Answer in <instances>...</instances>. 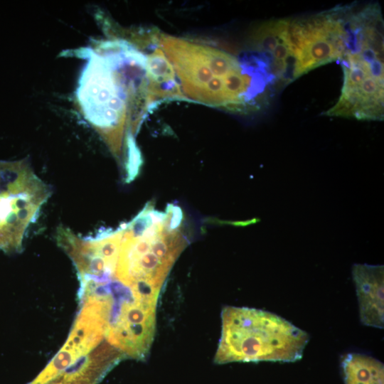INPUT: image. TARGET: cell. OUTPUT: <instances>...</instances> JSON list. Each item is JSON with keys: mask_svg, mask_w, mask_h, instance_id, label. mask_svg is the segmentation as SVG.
Masks as SVG:
<instances>
[{"mask_svg": "<svg viewBox=\"0 0 384 384\" xmlns=\"http://www.w3.org/2000/svg\"><path fill=\"white\" fill-rule=\"evenodd\" d=\"M343 83L329 117L383 120L384 116L383 21L377 4L354 6L345 51L339 59Z\"/></svg>", "mask_w": 384, "mask_h": 384, "instance_id": "1", "label": "cell"}, {"mask_svg": "<svg viewBox=\"0 0 384 384\" xmlns=\"http://www.w3.org/2000/svg\"><path fill=\"white\" fill-rule=\"evenodd\" d=\"M121 226L112 277L129 288L134 297L158 299L171 267L187 246L183 226L173 228L167 211L156 210L151 202Z\"/></svg>", "mask_w": 384, "mask_h": 384, "instance_id": "2", "label": "cell"}, {"mask_svg": "<svg viewBox=\"0 0 384 384\" xmlns=\"http://www.w3.org/2000/svg\"><path fill=\"white\" fill-rule=\"evenodd\" d=\"M221 335L214 361H271L300 360L309 335L284 318L249 307L227 306L221 312Z\"/></svg>", "mask_w": 384, "mask_h": 384, "instance_id": "3", "label": "cell"}, {"mask_svg": "<svg viewBox=\"0 0 384 384\" xmlns=\"http://www.w3.org/2000/svg\"><path fill=\"white\" fill-rule=\"evenodd\" d=\"M51 189L24 161H0V250L20 251Z\"/></svg>", "mask_w": 384, "mask_h": 384, "instance_id": "4", "label": "cell"}, {"mask_svg": "<svg viewBox=\"0 0 384 384\" xmlns=\"http://www.w3.org/2000/svg\"><path fill=\"white\" fill-rule=\"evenodd\" d=\"M348 14V5L306 18H289L297 78L317 67L339 60L347 43Z\"/></svg>", "mask_w": 384, "mask_h": 384, "instance_id": "5", "label": "cell"}, {"mask_svg": "<svg viewBox=\"0 0 384 384\" xmlns=\"http://www.w3.org/2000/svg\"><path fill=\"white\" fill-rule=\"evenodd\" d=\"M156 303V299L134 298L113 312L106 338L124 357H146L155 333Z\"/></svg>", "mask_w": 384, "mask_h": 384, "instance_id": "6", "label": "cell"}, {"mask_svg": "<svg viewBox=\"0 0 384 384\" xmlns=\"http://www.w3.org/2000/svg\"><path fill=\"white\" fill-rule=\"evenodd\" d=\"M248 44L267 65L278 90L297 79L296 61L289 33V18L273 19L257 26Z\"/></svg>", "mask_w": 384, "mask_h": 384, "instance_id": "7", "label": "cell"}, {"mask_svg": "<svg viewBox=\"0 0 384 384\" xmlns=\"http://www.w3.org/2000/svg\"><path fill=\"white\" fill-rule=\"evenodd\" d=\"M352 277L356 287L361 322L367 326L383 329V265L354 264Z\"/></svg>", "mask_w": 384, "mask_h": 384, "instance_id": "8", "label": "cell"}, {"mask_svg": "<svg viewBox=\"0 0 384 384\" xmlns=\"http://www.w3.org/2000/svg\"><path fill=\"white\" fill-rule=\"evenodd\" d=\"M341 366L345 384H384V366L378 359L361 353L342 357Z\"/></svg>", "mask_w": 384, "mask_h": 384, "instance_id": "9", "label": "cell"}, {"mask_svg": "<svg viewBox=\"0 0 384 384\" xmlns=\"http://www.w3.org/2000/svg\"><path fill=\"white\" fill-rule=\"evenodd\" d=\"M127 158L124 163V180L127 183H130L139 175L142 159L134 137L131 134L127 136Z\"/></svg>", "mask_w": 384, "mask_h": 384, "instance_id": "10", "label": "cell"}]
</instances>
